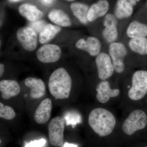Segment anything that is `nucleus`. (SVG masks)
I'll use <instances>...</instances> for the list:
<instances>
[{"mask_svg": "<svg viewBox=\"0 0 147 147\" xmlns=\"http://www.w3.org/2000/svg\"><path fill=\"white\" fill-rule=\"evenodd\" d=\"M88 123L94 131L100 137H105L113 132L116 124L113 113L103 108L92 110L88 117Z\"/></svg>", "mask_w": 147, "mask_h": 147, "instance_id": "obj_1", "label": "nucleus"}, {"mask_svg": "<svg viewBox=\"0 0 147 147\" xmlns=\"http://www.w3.org/2000/svg\"><path fill=\"white\" fill-rule=\"evenodd\" d=\"M72 81L71 76L65 69L60 67L50 75L48 88L50 94L56 99H67L71 90Z\"/></svg>", "mask_w": 147, "mask_h": 147, "instance_id": "obj_2", "label": "nucleus"}, {"mask_svg": "<svg viewBox=\"0 0 147 147\" xmlns=\"http://www.w3.org/2000/svg\"><path fill=\"white\" fill-rule=\"evenodd\" d=\"M147 94V71L139 70L132 75L131 86L128 91V97L131 100H139Z\"/></svg>", "mask_w": 147, "mask_h": 147, "instance_id": "obj_3", "label": "nucleus"}, {"mask_svg": "<svg viewBox=\"0 0 147 147\" xmlns=\"http://www.w3.org/2000/svg\"><path fill=\"white\" fill-rule=\"evenodd\" d=\"M147 125V116L143 110L132 111L123 122L122 129L127 135H133L136 131L145 128Z\"/></svg>", "mask_w": 147, "mask_h": 147, "instance_id": "obj_4", "label": "nucleus"}, {"mask_svg": "<svg viewBox=\"0 0 147 147\" xmlns=\"http://www.w3.org/2000/svg\"><path fill=\"white\" fill-rule=\"evenodd\" d=\"M48 135L50 144L59 147L64 143L65 120L63 118L57 117L52 119L48 124Z\"/></svg>", "mask_w": 147, "mask_h": 147, "instance_id": "obj_5", "label": "nucleus"}, {"mask_svg": "<svg viewBox=\"0 0 147 147\" xmlns=\"http://www.w3.org/2000/svg\"><path fill=\"white\" fill-rule=\"evenodd\" d=\"M127 54V48L121 42H115L110 43L109 55L113 62L115 71L117 73H121L124 71V61Z\"/></svg>", "mask_w": 147, "mask_h": 147, "instance_id": "obj_6", "label": "nucleus"}, {"mask_svg": "<svg viewBox=\"0 0 147 147\" xmlns=\"http://www.w3.org/2000/svg\"><path fill=\"white\" fill-rule=\"evenodd\" d=\"M16 37L24 50L32 52L36 49L38 40L37 34L30 27L27 26L18 29Z\"/></svg>", "mask_w": 147, "mask_h": 147, "instance_id": "obj_7", "label": "nucleus"}, {"mask_svg": "<svg viewBox=\"0 0 147 147\" xmlns=\"http://www.w3.org/2000/svg\"><path fill=\"white\" fill-rule=\"evenodd\" d=\"M61 50L58 45L54 44H44L40 47L36 52V57L40 62L53 63L59 59Z\"/></svg>", "mask_w": 147, "mask_h": 147, "instance_id": "obj_8", "label": "nucleus"}, {"mask_svg": "<svg viewBox=\"0 0 147 147\" xmlns=\"http://www.w3.org/2000/svg\"><path fill=\"white\" fill-rule=\"evenodd\" d=\"M98 77L100 80H106L112 76L115 67L110 56L104 53H100L95 59Z\"/></svg>", "mask_w": 147, "mask_h": 147, "instance_id": "obj_9", "label": "nucleus"}, {"mask_svg": "<svg viewBox=\"0 0 147 147\" xmlns=\"http://www.w3.org/2000/svg\"><path fill=\"white\" fill-rule=\"evenodd\" d=\"M103 24L105 27L102 31L104 39L108 43L115 42L118 36L117 18L114 14L108 13L105 15Z\"/></svg>", "mask_w": 147, "mask_h": 147, "instance_id": "obj_10", "label": "nucleus"}, {"mask_svg": "<svg viewBox=\"0 0 147 147\" xmlns=\"http://www.w3.org/2000/svg\"><path fill=\"white\" fill-rule=\"evenodd\" d=\"M76 47L87 52L92 57H96L100 53L101 44L100 40L94 36H89L86 39L81 38L76 42Z\"/></svg>", "mask_w": 147, "mask_h": 147, "instance_id": "obj_11", "label": "nucleus"}, {"mask_svg": "<svg viewBox=\"0 0 147 147\" xmlns=\"http://www.w3.org/2000/svg\"><path fill=\"white\" fill-rule=\"evenodd\" d=\"M96 97L98 100L102 103L108 102L111 98L116 97L120 94L118 89H112L110 83L106 80H103L98 85L96 88Z\"/></svg>", "mask_w": 147, "mask_h": 147, "instance_id": "obj_12", "label": "nucleus"}, {"mask_svg": "<svg viewBox=\"0 0 147 147\" xmlns=\"http://www.w3.org/2000/svg\"><path fill=\"white\" fill-rule=\"evenodd\" d=\"M53 108L52 100L46 98L42 100L37 107L34 113V119L39 124L46 123L50 119Z\"/></svg>", "mask_w": 147, "mask_h": 147, "instance_id": "obj_13", "label": "nucleus"}, {"mask_svg": "<svg viewBox=\"0 0 147 147\" xmlns=\"http://www.w3.org/2000/svg\"><path fill=\"white\" fill-rule=\"evenodd\" d=\"M110 5L107 0H98L93 4L89 9L88 20L89 22H93L98 18L106 15L109 10Z\"/></svg>", "mask_w": 147, "mask_h": 147, "instance_id": "obj_14", "label": "nucleus"}, {"mask_svg": "<svg viewBox=\"0 0 147 147\" xmlns=\"http://www.w3.org/2000/svg\"><path fill=\"white\" fill-rule=\"evenodd\" d=\"M0 91L3 99L8 100L18 95L21 91V88L16 81L5 79L0 82Z\"/></svg>", "mask_w": 147, "mask_h": 147, "instance_id": "obj_15", "label": "nucleus"}, {"mask_svg": "<svg viewBox=\"0 0 147 147\" xmlns=\"http://www.w3.org/2000/svg\"><path fill=\"white\" fill-rule=\"evenodd\" d=\"M25 85L30 89V95L32 98L38 99L45 94V84L42 80L29 77L25 80Z\"/></svg>", "mask_w": 147, "mask_h": 147, "instance_id": "obj_16", "label": "nucleus"}, {"mask_svg": "<svg viewBox=\"0 0 147 147\" xmlns=\"http://www.w3.org/2000/svg\"><path fill=\"white\" fill-rule=\"evenodd\" d=\"M18 11L21 16L30 22L40 20L43 15L35 6L28 3L21 5L18 8Z\"/></svg>", "mask_w": 147, "mask_h": 147, "instance_id": "obj_17", "label": "nucleus"}, {"mask_svg": "<svg viewBox=\"0 0 147 147\" xmlns=\"http://www.w3.org/2000/svg\"><path fill=\"white\" fill-rule=\"evenodd\" d=\"M48 18L57 26L60 27H68L71 25V19L63 11L55 9L48 13Z\"/></svg>", "mask_w": 147, "mask_h": 147, "instance_id": "obj_18", "label": "nucleus"}, {"mask_svg": "<svg viewBox=\"0 0 147 147\" xmlns=\"http://www.w3.org/2000/svg\"><path fill=\"white\" fill-rule=\"evenodd\" d=\"M133 6L126 0H117L115 7V15L117 19L129 18L133 13Z\"/></svg>", "mask_w": 147, "mask_h": 147, "instance_id": "obj_19", "label": "nucleus"}, {"mask_svg": "<svg viewBox=\"0 0 147 147\" xmlns=\"http://www.w3.org/2000/svg\"><path fill=\"white\" fill-rule=\"evenodd\" d=\"M126 34L131 38L147 37V25L138 21H132L127 27Z\"/></svg>", "mask_w": 147, "mask_h": 147, "instance_id": "obj_20", "label": "nucleus"}, {"mask_svg": "<svg viewBox=\"0 0 147 147\" xmlns=\"http://www.w3.org/2000/svg\"><path fill=\"white\" fill-rule=\"evenodd\" d=\"M61 28L57 25L48 24L39 33V42L41 44H46L52 40L61 30Z\"/></svg>", "mask_w": 147, "mask_h": 147, "instance_id": "obj_21", "label": "nucleus"}, {"mask_svg": "<svg viewBox=\"0 0 147 147\" xmlns=\"http://www.w3.org/2000/svg\"><path fill=\"white\" fill-rule=\"evenodd\" d=\"M72 13L82 24H87L88 13L89 7L86 5L80 3H73L70 5Z\"/></svg>", "mask_w": 147, "mask_h": 147, "instance_id": "obj_22", "label": "nucleus"}, {"mask_svg": "<svg viewBox=\"0 0 147 147\" xmlns=\"http://www.w3.org/2000/svg\"><path fill=\"white\" fill-rule=\"evenodd\" d=\"M129 48L134 53L142 55H147V38H131L128 42Z\"/></svg>", "mask_w": 147, "mask_h": 147, "instance_id": "obj_23", "label": "nucleus"}, {"mask_svg": "<svg viewBox=\"0 0 147 147\" xmlns=\"http://www.w3.org/2000/svg\"><path fill=\"white\" fill-rule=\"evenodd\" d=\"M16 113L13 108L9 105H5L0 102V117L1 118L11 120L16 117Z\"/></svg>", "mask_w": 147, "mask_h": 147, "instance_id": "obj_24", "label": "nucleus"}, {"mask_svg": "<svg viewBox=\"0 0 147 147\" xmlns=\"http://www.w3.org/2000/svg\"><path fill=\"white\" fill-rule=\"evenodd\" d=\"M47 24L45 21L39 20L30 22L28 26L32 28L37 33V34H39L42 31Z\"/></svg>", "mask_w": 147, "mask_h": 147, "instance_id": "obj_25", "label": "nucleus"}, {"mask_svg": "<svg viewBox=\"0 0 147 147\" xmlns=\"http://www.w3.org/2000/svg\"><path fill=\"white\" fill-rule=\"evenodd\" d=\"M45 139H41L38 140L32 141L25 145V147H42L46 144Z\"/></svg>", "mask_w": 147, "mask_h": 147, "instance_id": "obj_26", "label": "nucleus"}, {"mask_svg": "<svg viewBox=\"0 0 147 147\" xmlns=\"http://www.w3.org/2000/svg\"><path fill=\"white\" fill-rule=\"evenodd\" d=\"M62 147H78L76 145L74 144H69L67 142H65L63 144Z\"/></svg>", "mask_w": 147, "mask_h": 147, "instance_id": "obj_27", "label": "nucleus"}, {"mask_svg": "<svg viewBox=\"0 0 147 147\" xmlns=\"http://www.w3.org/2000/svg\"><path fill=\"white\" fill-rule=\"evenodd\" d=\"M4 65L2 63L0 64V77H1L4 72Z\"/></svg>", "mask_w": 147, "mask_h": 147, "instance_id": "obj_28", "label": "nucleus"}, {"mask_svg": "<svg viewBox=\"0 0 147 147\" xmlns=\"http://www.w3.org/2000/svg\"><path fill=\"white\" fill-rule=\"evenodd\" d=\"M54 0H41L42 3L45 5H50L53 3Z\"/></svg>", "mask_w": 147, "mask_h": 147, "instance_id": "obj_29", "label": "nucleus"}, {"mask_svg": "<svg viewBox=\"0 0 147 147\" xmlns=\"http://www.w3.org/2000/svg\"><path fill=\"white\" fill-rule=\"evenodd\" d=\"M126 1L130 3L133 6H134L137 4V3L140 1V0H126Z\"/></svg>", "mask_w": 147, "mask_h": 147, "instance_id": "obj_30", "label": "nucleus"}, {"mask_svg": "<svg viewBox=\"0 0 147 147\" xmlns=\"http://www.w3.org/2000/svg\"><path fill=\"white\" fill-rule=\"evenodd\" d=\"M11 3L17 2L21 0H8Z\"/></svg>", "mask_w": 147, "mask_h": 147, "instance_id": "obj_31", "label": "nucleus"}, {"mask_svg": "<svg viewBox=\"0 0 147 147\" xmlns=\"http://www.w3.org/2000/svg\"><path fill=\"white\" fill-rule=\"evenodd\" d=\"M67 1H74V0H67Z\"/></svg>", "mask_w": 147, "mask_h": 147, "instance_id": "obj_32", "label": "nucleus"}, {"mask_svg": "<svg viewBox=\"0 0 147 147\" xmlns=\"http://www.w3.org/2000/svg\"><path fill=\"white\" fill-rule=\"evenodd\" d=\"M146 6H147V2L146 3Z\"/></svg>", "mask_w": 147, "mask_h": 147, "instance_id": "obj_33", "label": "nucleus"}, {"mask_svg": "<svg viewBox=\"0 0 147 147\" xmlns=\"http://www.w3.org/2000/svg\"><path fill=\"white\" fill-rule=\"evenodd\" d=\"M147 147V146H146V147Z\"/></svg>", "mask_w": 147, "mask_h": 147, "instance_id": "obj_34", "label": "nucleus"}]
</instances>
